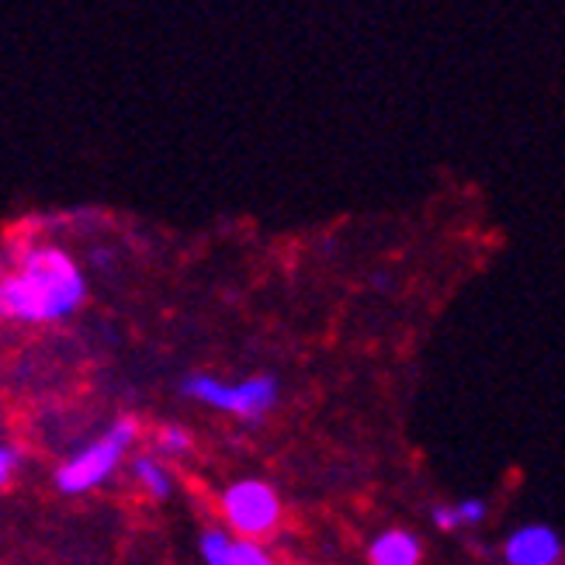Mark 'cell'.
<instances>
[{
    "label": "cell",
    "instance_id": "9c48e42d",
    "mask_svg": "<svg viewBox=\"0 0 565 565\" xmlns=\"http://www.w3.org/2000/svg\"><path fill=\"white\" fill-rule=\"evenodd\" d=\"M233 552H236V537L230 531H205L202 542H199V555L205 565H230L233 562Z\"/></svg>",
    "mask_w": 565,
    "mask_h": 565
},
{
    "label": "cell",
    "instance_id": "7c38bea8",
    "mask_svg": "<svg viewBox=\"0 0 565 565\" xmlns=\"http://www.w3.org/2000/svg\"><path fill=\"white\" fill-rule=\"evenodd\" d=\"M18 469H21L18 448H11V445H4V440H0V486H11L14 476H18Z\"/></svg>",
    "mask_w": 565,
    "mask_h": 565
},
{
    "label": "cell",
    "instance_id": "8fae6325",
    "mask_svg": "<svg viewBox=\"0 0 565 565\" xmlns=\"http://www.w3.org/2000/svg\"><path fill=\"white\" fill-rule=\"evenodd\" d=\"M230 565H278V562L267 555L257 542H239L236 537V552H233Z\"/></svg>",
    "mask_w": 565,
    "mask_h": 565
},
{
    "label": "cell",
    "instance_id": "ba28073f",
    "mask_svg": "<svg viewBox=\"0 0 565 565\" xmlns=\"http://www.w3.org/2000/svg\"><path fill=\"white\" fill-rule=\"evenodd\" d=\"M486 518V503L482 500H465L458 507H437L434 510V524L440 531H458V527H472Z\"/></svg>",
    "mask_w": 565,
    "mask_h": 565
},
{
    "label": "cell",
    "instance_id": "8992f818",
    "mask_svg": "<svg viewBox=\"0 0 565 565\" xmlns=\"http://www.w3.org/2000/svg\"><path fill=\"white\" fill-rule=\"evenodd\" d=\"M420 558L424 548L409 531H385L367 548V562L372 565H420Z\"/></svg>",
    "mask_w": 565,
    "mask_h": 565
},
{
    "label": "cell",
    "instance_id": "52a82bcc",
    "mask_svg": "<svg viewBox=\"0 0 565 565\" xmlns=\"http://www.w3.org/2000/svg\"><path fill=\"white\" fill-rule=\"evenodd\" d=\"M132 476L139 482V489L146 497H153V500H167L170 493H174V482H170V472H167V465L157 458V455H139L132 461Z\"/></svg>",
    "mask_w": 565,
    "mask_h": 565
},
{
    "label": "cell",
    "instance_id": "7a4b0ae2",
    "mask_svg": "<svg viewBox=\"0 0 565 565\" xmlns=\"http://www.w3.org/2000/svg\"><path fill=\"white\" fill-rule=\"evenodd\" d=\"M136 437H139V424L132 416H121V420H115L102 437L90 440L84 451H77L60 465L53 476L56 489L63 497L90 493V489H97L108 476H115V469L126 461L129 448L136 445Z\"/></svg>",
    "mask_w": 565,
    "mask_h": 565
},
{
    "label": "cell",
    "instance_id": "30bf717a",
    "mask_svg": "<svg viewBox=\"0 0 565 565\" xmlns=\"http://www.w3.org/2000/svg\"><path fill=\"white\" fill-rule=\"evenodd\" d=\"M194 448V437L184 430V427H163L153 440V455L163 461V458H184L188 451Z\"/></svg>",
    "mask_w": 565,
    "mask_h": 565
},
{
    "label": "cell",
    "instance_id": "277c9868",
    "mask_svg": "<svg viewBox=\"0 0 565 565\" xmlns=\"http://www.w3.org/2000/svg\"><path fill=\"white\" fill-rule=\"evenodd\" d=\"M223 521L239 542H264L281 524V500L260 479H239L223 493Z\"/></svg>",
    "mask_w": 565,
    "mask_h": 565
},
{
    "label": "cell",
    "instance_id": "6da1fadb",
    "mask_svg": "<svg viewBox=\"0 0 565 565\" xmlns=\"http://www.w3.org/2000/svg\"><path fill=\"white\" fill-rule=\"evenodd\" d=\"M87 299V281L66 250L32 247L0 275V323H60Z\"/></svg>",
    "mask_w": 565,
    "mask_h": 565
},
{
    "label": "cell",
    "instance_id": "5b68a950",
    "mask_svg": "<svg viewBox=\"0 0 565 565\" xmlns=\"http://www.w3.org/2000/svg\"><path fill=\"white\" fill-rule=\"evenodd\" d=\"M503 555H507V565H562L565 548L552 527L534 524V527H521L518 534H510Z\"/></svg>",
    "mask_w": 565,
    "mask_h": 565
},
{
    "label": "cell",
    "instance_id": "3957f363",
    "mask_svg": "<svg viewBox=\"0 0 565 565\" xmlns=\"http://www.w3.org/2000/svg\"><path fill=\"white\" fill-rule=\"evenodd\" d=\"M184 396H191L194 403L223 409L236 420H260V416L278 403V385L275 379L257 375L247 382H218L212 375H191L184 379Z\"/></svg>",
    "mask_w": 565,
    "mask_h": 565
}]
</instances>
